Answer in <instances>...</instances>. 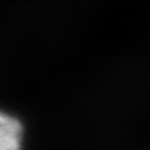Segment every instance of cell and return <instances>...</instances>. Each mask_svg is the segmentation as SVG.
Wrapping results in <instances>:
<instances>
[{"instance_id": "1", "label": "cell", "mask_w": 150, "mask_h": 150, "mask_svg": "<svg viewBox=\"0 0 150 150\" xmlns=\"http://www.w3.org/2000/svg\"><path fill=\"white\" fill-rule=\"evenodd\" d=\"M21 122L0 111V150H21Z\"/></svg>"}]
</instances>
